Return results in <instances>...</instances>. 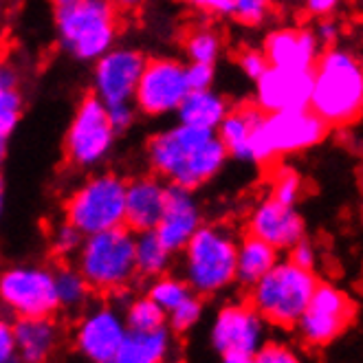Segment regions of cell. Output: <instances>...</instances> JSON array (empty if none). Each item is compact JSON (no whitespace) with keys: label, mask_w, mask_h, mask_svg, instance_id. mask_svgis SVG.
<instances>
[{"label":"cell","mask_w":363,"mask_h":363,"mask_svg":"<svg viewBox=\"0 0 363 363\" xmlns=\"http://www.w3.org/2000/svg\"><path fill=\"white\" fill-rule=\"evenodd\" d=\"M354 317L357 306L346 291L319 282L295 328L306 346L326 348L352 326Z\"/></svg>","instance_id":"cell-12"},{"label":"cell","mask_w":363,"mask_h":363,"mask_svg":"<svg viewBox=\"0 0 363 363\" xmlns=\"http://www.w3.org/2000/svg\"><path fill=\"white\" fill-rule=\"evenodd\" d=\"M108 3L119 11V13H137L143 9L147 0H108Z\"/></svg>","instance_id":"cell-45"},{"label":"cell","mask_w":363,"mask_h":363,"mask_svg":"<svg viewBox=\"0 0 363 363\" xmlns=\"http://www.w3.org/2000/svg\"><path fill=\"white\" fill-rule=\"evenodd\" d=\"M238 238L227 225L203 223L181 249V277L201 297L218 295L236 282Z\"/></svg>","instance_id":"cell-4"},{"label":"cell","mask_w":363,"mask_h":363,"mask_svg":"<svg viewBox=\"0 0 363 363\" xmlns=\"http://www.w3.org/2000/svg\"><path fill=\"white\" fill-rule=\"evenodd\" d=\"M108 117L117 135H123L130 130V128H135L139 111L135 108V104H115V106H108Z\"/></svg>","instance_id":"cell-39"},{"label":"cell","mask_w":363,"mask_h":363,"mask_svg":"<svg viewBox=\"0 0 363 363\" xmlns=\"http://www.w3.org/2000/svg\"><path fill=\"white\" fill-rule=\"evenodd\" d=\"M169 348H172V337L165 326L147 333L128 330L119 350L108 363H165Z\"/></svg>","instance_id":"cell-25"},{"label":"cell","mask_w":363,"mask_h":363,"mask_svg":"<svg viewBox=\"0 0 363 363\" xmlns=\"http://www.w3.org/2000/svg\"><path fill=\"white\" fill-rule=\"evenodd\" d=\"M225 51V40L218 29L209 25L191 27L183 38V55L185 62H199V64H213L216 67L218 60Z\"/></svg>","instance_id":"cell-28"},{"label":"cell","mask_w":363,"mask_h":363,"mask_svg":"<svg viewBox=\"0 0 363 363\" xmlns=\"http://www.w3.org/2000/svg\"><path fill=\"white\" fill-rule=\"evenodd\" d=\"M77 271L93 291L117 293L128 289L137 277L135 231L125 225L86 236L75 255Z\"/></svg>","instance_id":"cell-7"},{"label":"cell","mask_w":363,"mask_h":363,"mask_svg":"<svg viewBox=\"0 0 363 363\" xmlns=\"http://www.w3.org/2000/svg\"><path fill=\"white\" fill-rule=\"evenodd\" d=\"M361 67H363V62H361Z\"/></svg>","instance_id":"cell-49"},{"label":"cell","mask_w":363,"mask_h":363,"mask_svg":"<svg viewBox=\"0 0 363 363\" xmlns=\"http://www.w3.org/2000/svg\"><path fill=\"white\" fill-rule=\"evenodd\" d=\"M128 335L123 313L117 306L101 304L91 308L75 328V348L91 363H108Z\"/></svg>","instance_id":"cell-15"},{"label":"cell","mask_w":363,"mask_h":363,"mask_svg":"<svg viewBox=\"0 0 363 363\" xmlns=\"http://www.w3.org/2000/svg\"><path fill=\"white\" fill-rule=\"evenodd\" d=\"M117 130L111 123L108 106L95 95L82 97L64 133V161L75 172L91 174L111 161L117 147Z\"/></svg>","instance_id":"cell-8"},{"label":"cell","mask_w":363,"mask_h":363,"mask_svg":"<svg viewBox=\"0 0 363 363\" xmlns=\"http://www.w3.org/2000/svg\"><path fill=\"white\" fill-rule=\"evenodd\" d=\"M223 363H255L253 361V354H223Z\"/></svg>","instance_id":"cell-46"},{"label":"cell","mask_w":363,"mask_h":363,"mask_svg":"<svg viewBox=\"0 0 363 363\" xmlns=\"http://www.w3.org/2000/svg\"><path fill=\"white\" fill-rule=\"evenodd\" d=\"M185 73L189 91H205L213 89L216 84V67L213 64H199V62H185Z\"/></svg>","instance_id":"cell-37"},{"label":"cell","mask_w":363,"mask_h":363,"mask_svg":"<svg viewBox=\"0 0 363 363\" xmlns=\"http://www.w3.org/2000/svg\"><path fill=\"white\" fill-rule=\"evenodd\" d=\"M3 64H5V55H3V51H0V69H3Z\"/></svg>","instance_id":"cell-48"},{"label":"cell","mask_w":363,"mask_h":363,"mask_svg":"<svg viewBox=\"0 0 363 363\" xmlns=\"http://www.w3.org/2000/svg\"><path fill=\"white\" fill-rule=\"evenodd\" d=\"M183 3L203 16H227L229 0H183Z\"/></svg>","instance_id":"cell-42"},{"label":"cell","mask_w":363,"mask_h":363,"mask_svg":"<svg viewBox=\"0 0 363 363\" xmlns=\"http://www.w3.org/2000/svg\"><path fill=\"white\" fill-rule=\"evenodd\" d=\"M229 161L216 130L174 121L145 141L147 169L169 185L196 191L216 179Z\"/></svg>","instance_id":"cell-1"},{"label":"cell","mask_w":363,"mask_h":363,"mask_svg":"<svg viewBox=\"0 0 363 363\" xmlns=\"http://www.w3.org/2000/svg\"><path fill=\"white\" fill-rule=\"evenodd\" d=\"M328 123L311 108L264 113L258 130V165L311 150L328 135Z\"/></svg>","instance_id":"cell-9"},{"label":"cell","mask_w":363,"mask_h":363,"mask_svg":"<svg viewBox=\"0 0 363 363\" xmlns=\"http://www.w3.org/2000/svg\"><path fill=\"white\" fill-rule=\"evenodd\" d=\"M82 242H84V236L67 220H62L51 233V249L55 255H60V258H71V255H77Z\"/></svg>","instance_id":"cell-35"},{"label":"cell","mask_w":363,"mask_h":363,"mask_svg":"<svg viewBox=\"0 0 363 363\" xmlns=\"http://www.w3.org/2000/svg\"><path fill=\"white\" fill-rule=\"evenodd\" d=\"M238 69L245 77L255 82L269 69V62H267L262 49H245L238 55Z\"/></svg>","instance_id":"cell-38"},{"label":"cell","mask_w":363,"mask_h":363,"mask_svg":"<svg viewBox=\"0 0 363 363\" xmlns=\"http://www.w3.org/2000/svg\"><path fill=\"white\" fill-rule=\"evenodd\" d=\"M5 194H7L5 179H3V174H0V218H3V211H5Z\"/></svg>","instance_id":"cell-47"},{"label":"cell","mask_w":363,"mask_h":363,"mask_svg":"<svg viewBox=\"0 0 363 363\" xmlns=\"http://www.w3.org/2000/svg\"><path fill=\"white\" fill-rule=\"evenodd\" d=\"M308 108L328 128L348 125L363 113V67L346 49L330 47L313 69V95Z\"/></svg>","instance_id":"cell-3"},{"label":"cell","mask_w":363,"mask_h":363,"mask_svg":"<svg viewBox=\"0 0 363 363\" xmlns=\"http://www.w3.org/2000/svg\"><path fill=\"white\" fill-rule=\"evenodd\" d=\"M315 35H317V42L322 47H333L335 40L339 38V25L335 23L333 18H322V20H319L317 29H315Z\"/></svg>","instance_id":"cell-43"},{"label":"cell","mask_w":363,"mask_h":363,"mask_svg":"<svg viewBox=\"0 0 363 363\" xmlns=\"http://www.w3.org/2000/svg\"><path fill=\"white\" fill-rule=\"evenodd\" d=\"M253 104L262 113L308 108L313 95V71H291L269 67L253 82Z\"/></svg>","instance_id":"cell-16"},{"label":"cell","mask_w":363,"mask_h":363,"mask_svg":"<svg viewBox=\"0 0 363 363\" xmlns=\"http://www.w3.org/2000/svg\"><path fill=\"white\" fill-rule=\"evenodd\" d=\"M317 284L315 271L297 267L291 260H277V264L249 289V304L269 326L295 328Z\"/></svg>","instance_id":"cell-5"},{"label":"cell","mask_w":363,"mask_h":363,"mask_svg":"<svg viewBox=\"0 0 363 363\" xmlns=\"http://www.w3.org/2000/svg\"><path fill=\"white\" fill-rule=\"evenodd\" d=\"M280 260V251L267 245L264 240L247 236L238 240V253H236V282L251 289L262 275H267Z\"/></svg>","instance_id":"cell-26"},{"label":"cell","mask_w":363,"mask_h":363,"mask_svg":"<svg viewBox=\"0 0 363 363\" xmlns=\"http://www.w3.org/2000/svg\"><path fill=\"white\" fill-rule=\"evenodd\" d=\"M201 225L203 207L196 199V191L167 183L165 207L155 227V233L161 238V242L172 253H181V249L189 242Z\"/></svg>","instance_id":"cell-18"},{"label":"cell","mask_w":363,"mask_h":363,"mask_svg":"<svg viewBox=\"0 0 363 363\" xmlns=\"http://www.w3.org/2000/svg\"><path fill=\"white\" fill-rule=\"evenodd\" d=\"M322 45L313 29L306 27H280L273 29L262 45L269 67L291 71H313L319 60Z\"/></svg>","instance_id":"cell-19"},{"label":"cell","mask_w":363,"mask_h":363,"mask_svg":"<svg viewBox=\"0 0 363 363\" xmlns=\"http://www.w3.org/2000/svg\"><path fill=\"white\" fill-rule=\"evenodd\" d=\"M0 363H20L16 352L13 324L7 317H0Z\"/></svg>","instance_id":"cell-40"},{"label":"cell","mask_w":363,"mask_h":363,"mask_svg":"<svg viewBox=\"0 0 363 363\" xmlns=\"http://www.w3.org/2000/svg\"><path fill=\"white\" fill-rule=\"evenodd\" d=\"M286 260H291L293 264L302 267V269H311L313 271L315 269V262H317V251H315V247H313L311 240L302 238L300 242H295L289 249V258Z\"/></svg>","instance_id":"cell-41"},{"label":"cell","mask_w":363,"mask_h":363,"mask_svg":"<svg viewBox=\"0 0 363 363\" xmlns=\"http://www.w3.org/2000/svg\"><path fill=\"white\" fill-rule=\"evenodd\" d=\"M247 231L277 251H289L295 242L306 238V225L300 211L271 196L258 201L249 211Z\"/></svg>","instance_id":"cell-17"},{"label":"cell","mask_w":363,"mask_h":363,"mask_svg":"<svg viewBox=\"0 0 363 363\" xmlns=\"http://www.w3.org/2000/svg\"><path fill=\"white\" fill-rule=\"evenodd\" d=\"M267 322L249 302L225 304L209 330L211 346L223 354H255L267 341Z\"/></svg>","instance_id":"cell-14"},{"label":"cell","mask_w":363,"mask_h":363,"mask_svg":"<svg viewBox=\"0 0 363 363\" xmlns=\"http://www.w3.org/2000/svg\"><path fill=\"white\" fill-rule=\"evenodd\" d=\"M147 297H150L152 302H157L165 315L172 313L179 304H183L189 295H194V291H191L187 286V282L183 280V277L179 275H159L155 277V280H150V286H147Z\"/></svg>","instance_id":"cell-31"},{"label":"cell","mask_w":363,"mask_h":363,"mask_svg":"<svg viewBox=\"0 0 363 363\" xmlns=\"http://www.w3.org/2000/svg\"><path fill=\"white\" fill-rule=\"evenodd\" d=\"M123 322L128 330L135 333H147V330H157L167 324V315L165 311L152 302L150 297H133L130 302L123 306Z\"/></svg>","instance_id":"cell-30"},{"label":"cell","mask_w":363,"mask_h":363,"mask_svg":"<svg viewBox=\"0 0 363 363\" xmlns=\"http://www.w3.org/2000/svg\"><path fill=\"white\" fill-rule=\"evenodd\" d=\"M55 273V293L60 308L79 311L91 300V284L84 280V275L77 271V267H60Z\"/></svg>","instance_id":"cell-29"},{"label":"cell","mask_w":363,"mask_h":363,"mask_svg":"<svg viewBox=\"0 0 363 363\" xmlns=\"http://www.w3.org/2000/svg\"><path fill=\"white\" fill-rule=\"evenodd\" d=\"M174 253L169 251L155 231L135 233V267L137 275L145 280H155L172 269Z\"/></svg>","instance_id":"cell-27"},{"label":"cell","mask_w":363,"mask_h":363,"mask_svg":"<svg viewBox=\"0 0 363 363\" xmlns=\"http://www.w3.org/2000/svg\"><path fill=\"white\" fill-rule=\"evenodd\" d=\"M167 196V183L152 172L139 174L125 185V218L123 225L135 231H155Z\"/></svg>","instance_id":"cell-21"},{"label":"cell","mask_w":363,"mask_h":363,"mask_svg":"<svg viewBox=\"0 0 363 363\" xmlns=\"http://www.w3.org/2000/svg\"><path fill=\"white\" fill-rule=\"evenodd\" d=\"M203 317V302L201 295H189L183 304H179L172 313H167V324L169 328H174L177 333H185L189 328H194Z\"/></svg>","instance_id":"cell-34"},{"label":"cell","mask_w":363,"mask_h":363,"mask_svg":"<svg viewBox=\"0 0 363 363\" xmlns=\"http://www.w3.org/2000/svg\"><path fill=\"white\" fill-rule=\"evenodd\" d=\"M0 304L16 319L51 317L57 308L55 273L40 264H13L0 271Z\"/></svg>","instance_id":"cell-10"},{"label":"cell","mask_w":363,"mask_h":363,"mask_svg":"<svg viewBox=\"0 0 363 363\" xmlns=\"http://www.w3.org/2000/svg\"><path fill=\"white\" fill-rule=\"evenodd\" d=\"M255 363H302L300 354L280 341H264V346L253 354Z\"/></svg>","instance_id":"cell-36"},{"label":"cell","mask_w":363,"mask_h":363,"mask_svg":"<svg viewBox=\"0 0 363 363\" xmlns=\"http://www.w3.org/2000/svg\"><path fill=\"white\" fill-rule=\"evenodd\" d=\"M147 55L133 45H115L91 69V89L101 104H133Z\"/></svg>","instance_id":"cell-13"},{"label":"cell","mask_w":363,"mask_h":363,"mask_svg":"<svg viewBox=\"0 0 363 363\" xmlns=\"http://www.w3.org/2000/svg\"><path fill=\"white\" fill-rule=\"evenodd\" d=\"M125 185L128 181L113 169H95L73 187L64 203V220L84 238L121 227L125 218Z\"/></svg>","instance_id":"cell-6"},{"label":"cell","mask_w":363,"mask_h":363,"mask_svg":"<svg viewBox=\"0 0 363 363\" xmlns=\"http://www.w3.org/2000/svg\"><path fill=\"white\" fill-rule=\"evenodd\" d=\"M13 339L20 363H47L60 333L51 317H27L13 324Z\"/></svg>","instance_id":"cell-22"},{"label":"cell","mask_w":363,"mask_h":363,"mask_svg":"<svg viewBox=\"0 0 363 363\" xmlns=\"http://www.w3.org/2000/svg\"><path fill=\"white\" fill-rule=\"evenodd\" d=\"M341 0H306V11L317 18H328L337 11Z\"/></svg>","instance_id":"cell-44"},{"label":"cell","mask_w":363,"mask_h":363,"mask_svg":"<svg viewBox=\"0 0 363 363\" xmlns=\"http://www.w3.org/2000/svg\"><path fill=\"white\" fill-rule=\"evenodd\" d=\"M119 16L108 0H53V29L60 51L79 64H93L119 45Z\"/></svg>","instance_id":"cell-2"},{"label":"cell","mask_w":363,"mask_h":363,"mask_svg":"<svg viewBox=\"0 0 363 363\" xmlns=\"http://www.w3.org/2000/svg\"><path fill=\"white\" fill-rule=\"evenodd\" d=\"M231 104L229 99L218 93L216 89H205V91H189L187 97L177 111V121L205 128V130H216L225 115L229 113Z\"/></svg>","instance_id":"cell-24"},{"label":"cell","mask_w":363,"mask_h":363,"mask_svg":"<svg viewBox=\"0 0 363 363\" xmlns=\"http://www.w3.org/2000/svg\"><path fill=\"white\" fill-rule=\"evenodd\" d=\"M273 11V0H229L227 18L236 20L242 27L264 25Z\"/></svg>","instance_id":"cell-33"},{"label":"cell","mask_w":363,"mask_h":363,"mask_svg":"<svg viewBox=\"0 0 363 363\" xmlns=\"http://www.w3.org/2000/svg\"><path fill=\"white\" fill-rule=\"evenodd\" d=\"M25 115V93L20 71L11 64L0 69V165L5 163L11 137L16 135Z\"/></svg>","instance_id":"cell-23"},{"label":"cell","mask_w":363,"mask_h":363,"mask_svg":"<svg viewBox=\"0 0 363 363\" xmlns=\"http://www.w3.org/2000/svg\"><path fill=\"white\" fill-rule=\"evenodd\" d=\"M262 119L264 113L253 101L231 106L216 128V135L227 147L229 159L258 165V130Z\"/></svg>","instance_id":"cell-20"},{"label":"cell","mask_w":363,"mask_h":363,"mask_svg":"<svg viewBox=\"0 0 363 363\" xmlns=\"http://www.w3.org/2000/svg\"><path fill=\"white\" fill-rule=\"evenodd\" d=\"M185 67L187 64L183 60L172 55L147 57L133 99L139 115L147 119H165L177 115L179 106L189 93Z\"/></svg>","instance_id":"cell-11"},{"label":"cell","mask_w":363,"mask_h":363,"mask_svg":"<svg viewBox=\"0 0 363 363\" xmlns=\"http://www.w3.org/2000/svg\"><path fill=\"white\" fill-rule=\"evenodd\" d=\"M269 196L275 199L277 203H282V205L295 207L297 203H300V196H302V177H300V172H297L295 167H289V165L277 167L273 172V177H271Z\"/></svg>","instance_id":"cell-32"}]
</instances>
